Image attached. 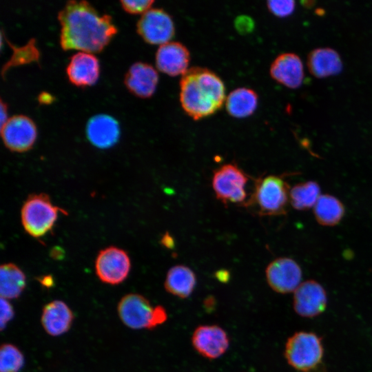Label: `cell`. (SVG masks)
I'll return each mask as SVG.
<instances>
[{
  "label": "cell",
  "instance_id": "obj_1",
  "mask_svg": "<svg viewBox=\"0 0 372 372\" xmlns=\"http://www.w3.org/2000/svg\"><path fill=\"white\" fill-rule=\"evenodd\" d=\"M63 50L99 52L117 32L112 17L101 14L86 1H69L59 12Z\"/></svg>",
  "mask_w": 372,
  "mask_h": 372
},
{
  "label": "cell",
  "instance_id": "obj_2",
  "mask_svg": "<svg viewBox=\"0 0 372 372\" xmlns=\"http://www.w3.org/2000/svg\"><path fill=\"white\" fill-rule=\"evenodd\" d=\"M225 99V87L211 70L194 67L180 80V102L184 112L194 120L216 113Z\"/></svg>",
  "mask_w": 372,
  "mask_h": 372
},
{
  "label": "cell",
  "instance_id": "obj_3",
  "mask_svg": "<svg viewBox=\"0 0 372 372\" xmlns=\"http://www.w3.org/2000/svg\"><path fill=\"white\" fill-rule=\"evenodd\" d=\"M290 188L284 178L268 175L255 180L254 192L244 206L254 207L261 216L283 215L289 203Z\"/></svg>",
  "mask_w": 372,
  "mask_h": 372
},
{
  "label": "cell",
  "instance_id": "obj_4",
  "mask_svg": "<svg viewBox=\"0 0 372 372\" xmlns=\"http://www.w3.org/2000/svg\"><path fill=\"white\" fill-rule=\"evenodd\" d=\"M61 211L66 214L65 210L54 205L47 194H32L21 208L23 227L31 236L43 237L52 229Z\"/></svg>",
  "mask_w": 372,
  "mask_h": 372
},
{
  "label": "cell",
  "instance_id": "obj_5",
  "mask_svg": "<svg viewBox=\"0 0 372 372\" xmlns=\"http://www.w3.org/2000/svg\"><path fill=\"white\" fill-rule=\"evenodd\" d=\"M284 354L293 369L311 371L321 364L324 355L322 338L313 332H296L287 339Z\"/></svg>",
  "mask_w": 372,
  "mask_h": 372
},
{
  "label": "cell",
  "instance_id": "obj_6",
  "mask_svg": "<svg viewBox=\"0 0 372 372\" xmlns=\"http://www.w3.org/2000/svg\"><path fill=\"white\" fill-rule=\"evenodd\" d=\"M247 175L236 165L225 164L214 171L212 188L218 200L225 206L229 203L247 202Z\"/></svg>",
  "mask_w": 372,
  "mask_h": 372
},
{
  "label": "cell",
  "instance_id": "obj_7",
  "mask_svg": "<svg viewBox=\"0 0 372 372\" xmlns=\"http://www.w3.org/2000/svg\"><path fill=\"white\" fill-rule=\"evenodd\" d=\"M138 34L147 43L163 45L175 34L172 17L161 8H150L142 14L136 24Z\"/></svg>",
  "mask_w": 372,
  "mask_h": 372
},
{
  "label": "cell",
  "instance_id": "obj_8",
  "mask_svg": "<svg viewBox=\"0 0 372 372\" xmlns=\"http://www.w3.org/2000/svg\"><path fill=\"white\" fill-rule=\"evenodd\" d=\"M131 262L127 252L116 247L101 250L95 260V271L98 278L104 283L118 285L127 277Z\"/></svg>",
  "mask_w": 372,
  "mask_h": 372
},
{
  "label": "cell",
  "instance_id": "obj_9",
  "mask_svg": "<svg viewBox=\"0 0 372 372\" xmlns=\"http://www.w3.org/2000/svg\"><path fill=\"white\" fill-rule=\"evenodd\" d=\"M1 136L5 146L12 152H24L30 149L37 136L34 122L25 115H14L1 127Z\"/></svg>",
  "mask_w": 372,
  "mask_h": 372
},
{
  "label": "cell",
  "instance_id": "obj_10",
  "mask_svg": "<svg viewBox=\"0 0 372 372\" xmlns=\"http://www.w3.org/2000/svg\"><path fill=\"white\" fill-rule=\"evenodd\" d=\"M265 275L269 287L280 293L294 292L302 283V273L300 265L287 257L271 261L266 268Z\"/></svg>",
  "mask_w": 372,
  "mask_h": 372
},
{
  "label": "cell",
  "instance_id": "obj_11",
  "mask_svg": "<svg viewBox=\"0 0 372 372\" xmlns=\"http://www.w3.org/2000/svg\"><path fill=\"white\" fill-rule=\"evenodd\" d=\"M154 309L145 297L137 293L124 296L117 306L118 314L123 323L133 329L152 330Z\"/></svg>",
  "mask_w": 372,
  "mask_h": 372
},
{
  "label": "cell",
  "instance_id": "obj_12",
  "mask_svg": "<svg viewBox=\"0 0 372 372\" xmlns=\"http://www.w3.org/2000/svg\"><path fill=\"white\" fill-rule=\"evenodd\" d=\"M327 305V295L317 281L302 282L294 291L293 306L295 311L304 318H313L323 313Z\"/></svg>",
  "mask_w": 372,
  "mask_h": 372
},
{
  "label": "cell",
  "instance_id": "obj_13",
  "mask_svg": "<svg viewBox=\"0 0 372 372\" xmlns=\"http://www.w3.org/2000/svg\"><path fill=\"white\" fill-rule=\"evenodd\" d=\"M194 349L207 359H216L223 355L229 346L226 331L216 324L200 325L196 327L192 336Z\"/></svg>",
  "mask_w": 372,
  "mask_h": 372
},
{
  "label": "cell",
  "instance_id": "obj_14",
  "mask_svg": "<svg viewBox=\"0 0 372 372\" xmlns=\"http://www.w3.org/2000/svg\"><path fill=\"white\" fill-rule=\"evenodd\" d=\"M155 59L160 72L170 76H183L189 70L190 53L183 43L169 41L159 46Z\"/></svg>",
  "mask_w": 372,
  "mask_h": 372
},
{
  "label": "cell",
  "instance_id": "obj_15",
  "mask_svg": "<svg viewBox=\"0 0 372 372\" xmlns=\"http://www.w3.org/2000/svg\"><path fill=\"white\" fill-rule=\"evenodd\" d=\"M158 83V74L150 64L143 62L133 63L125 75L124 83L134 95L147 99L155 92Z\"/></svg>",
  "mask_w": 372,
  "mask_h": 372
},
{
  "label": "cell",
  "instance_id": "obj_16",
  "mask_svg": "<svg viewBox=\"0 0 372 372\" xmlns=\"http://www.w3.org/2000/svg\"><path fill=\"white\" fill-rule=\"evenodd\" d=\"M85 133L89 141L100 149L113 146L119 139L120 127L112 116L99 114L92 116L87 122Z\"/></svg>",
  "mask_w": 372,
  "mask_h": 372
},
{
  "label": "cell",
  "instance_id": "obj_17",
  "mask_svg": "<svg viewBox=\"0 0 372 372\" xmlns=\"http://www.w3.org/2000/svg\"><path fill=\"white\" fill-rule=\"evenodd\" d=\"M66 73L69 81L76 86L94 85L100 73L99 60L92 53L81 51L76 52L71 56Z\"/></svg>",
  "mask_w": 372,
  "mask_h": 372
},
{
  "label": "cell",
  "instance_id": "obj_18",
  "mask_svg": "<svg viewBox=\"0 0 372 372\" xmlns=\"http://www.w3.org/2000/svg\"><path fill=\"white\" fill-rule=\"evenodd\" d=\"M270 75L276 81L289 88L299 87L304 79L300 58L291 52L280 54L271 65Z\"/></svg>",
  "mask_w": 372,
  "mask_h": 372
},
{
  "label": "cell",
  "instance_id": "obj_19",
  "mask_svg": "<svg viewBox=\"0 0 372 372\" xmlns=\"http://www.w3.org/2000/svg\"><path fill=\"white\" fill-rule=\"evenodd\" d=\"M74 314L68 305L62 300H53L46 304L42 310L41 322L46 333L59 336L71 327Z\"/></svg>",
  "mask_w": 372,
  "mask_h": 372
},
{
  "label": "cell",
  "instance_id": "obj_20",
  "mask_svg": "<svg viewBox=\"0 0 372 372\" xmlns=\"http://www.w3.org/2000/svg\"><path fill=\"white\" fill-rule=\"evenodd\" d=\"M307 66L313 76L324 78L338 74L342 70V63L335 50L329 48H320L309 53Z\"/></svg>",
  "mask_w": 372,
  "mask_h": 372
},
{
  "label": "cell",
  "instance_id": "obj_21",
  "mask_svg": "<svg viewBox=\"0 0 372 372\" xmlns=\"http://www.w3.org/2000/svg\"><path fill=\"white\" fill-rule=\"evenodd\" d=\"M195 273L185 265H175L167 273L164 287L170 294L180 298L189 297L196 287Z\"/></svg>",
  "mask_w": 372,
  "mask_h": 372
},
{
  "label": "cell",
  "instance_id": "obj_22",
  "mask_svg": "<svg viewBox=\"0 0 372 372\" xmlns=\"http://www.w3.org/2000/svg\"><path fill=\"white\" fill-rule=\"evenodd\" d=\"M258 102V96L254 90L247 87H238L227 96L225 106L230 116L242 118L254 114Z\"/></svg>",
  "mask_w": 372,
  "mask_h": 372
},
{
  "label": "cell",
  "instance_id": "obj_23",
  "mask_svg": "<svg viewBox=\"0 0 372 372\" xmlns=\"http://www.w3.org/2000/svg\"><path fill=\"white\" fill-rule=\"evenodd\" d=\"M26 285L23 271L13 263L3 264L0 268V294L6 300L17 298Z\"/></svg>",
  "mask_w": 372,
  "mask_h": 372
},
{
  "label": "cell",
  "instance_id": "obj_24",
  "mask_svg": "<svg viewBox=\"0 0 372 372\" xmlns=\"http://www.w3.org/2000/svg\"><path fill=\"white\" fill-rule=\"evenodd\" d=\"M313 214L320 225L334 226L344 217L345 207L338 198L329 194H323L319 197L314 205Z\"/></svg>",
  "mask_w": 372,
  "mask_h": 372
},
{
  "label": "cell",
  "instance_id": "obj_25",
  "mask_svg": "<svg viewBox=\"0 0 372 372\" xmlns=\"http://www.w3.org/2000/svg\"><path fill=\"white\" fill-rule=\"evenodd\" d=\"M319 184L313 180L300 183L289 191V203L296 210L305 211L314 207L320 196Z\"/></svg>",
  "mask_w": 372,
  "mask_h": 372
},
{
  "label": "cell",
  "instance_id": "obj_26",
  "mask_svg": "<svg viewBox=\"0 0 372 372\" xmlns=\"http://www.w3.org/2000/svg\"><path fill=\"white\" fill-rule=\"evenodd\" d=\"M24 356L15 345L5 343L0 349V372H19L24 365Z\"/></svg>",
  "mask_w": 372,
  "mask_h": 372
},
{
  "label": "cell",
  "instance_id": "obj_27",
  "mask_svg": "<svg viewBox=\"0 0 372 372\" xmlns=\"http://www.w3.org/2000/svg\"><path fill=\"white\" fill-rule=\"evenodd\" d=\"M17 52H16L15 56L12 59V61L6 64L5 70H6L9 65L13 63H24L32 61V60H38L39 52L34 47V43H30L27 45L18 48Z\"/></svg>",
  "mask_w": 372,
  "mask_h": 372
},
{
  "label": "cell",
  "instance_id": "obj_28",
  "mask_svg": "<svg viewBox=\"0 0 372 372\" xmlns=\"http://www.w3.org/2000/svg\"><path fill=\"white\" fill-rule=\"evenodd\" d=\"M267 6L269 10L278 17H288L295 9L293 1H268Z\"/></svg>",
  "mask_w": 372,
  "mask_h": 372
},
{
  "label": "cell",
  "instance_id": "obj_29",
  "mask_svg": "<svg viewBox=\"0 0 372 372\" xmlns=\"http://www.w3.org/2000/svg\"><path fill=\"white\" fill-rule=\"evenodd\" d=\"M123 9L130 14H144L151 8L153 0L121 1Z\"/></svg>",
  "mask_w": 372,
  "mask_h": 372
},
{
  "label": "cell",
  "instance_id": "obj_30",
  "mask_svg": "<svg viewBox=\"0 0 372 372\" xmlns=\"http://www.w3.org/2000/svg\"><path fill=\"white\" fill-rule=\"evenodd\" d=\"M1 317L0 325L1 330L3 331L7 324L13 318L14 311L12 304L8 300L1 298Z\"/></svg>",
  "mask_w": 372,
  "mask_h": 372
},
{
  "label": "cell",
  "instance_id": "obj_31",
  "mask_svg": "<svg viewBox=\"0 0 372 372\" xmlns=\"http://www.w3.org/2000/svg\"><path fill=\"white\" fill-rule=\"evenodd\" d=\"M234 25L236 30L240 34L251 32L254 28V20L249 16H238L236 18Z\"/></svg>",
  "mask_w": 372,
  "mask_h": 372
},
{
  "label": "cell",
  "instance_id": "obj_32",
  "mask_svg": "<svg viewBox=\"0 0 372 372\" xmlns=\"http://www.w3.org/2000/svg\"><path fill=\"white\" fill-rule=\"evenodd\" d=\"M167 313L163 306L157 305L154 307L152 318V329L164 323L167 320Z\"/></svg>",
  "mask_w": 372,
  "mask_h": 372
},
{
  "label": "cell",
  "instance_id": "obj_33",
  "mask_svg": "<svg viewBox=\"0 0 372 372\" xmlns=\"http://www.w3.org/2000/svg\"><path fill=\"white\" fill-rule=\"evenodd\" d=\"M203 303L205 309L208 312H211L214 309L216 302L215 298L210 296L205 299Z\"/></svg>",
  "mask_w": 372,
  "mask_h": 372
},
{
  "label": "cell",
  "instance_id": "obj_34",
  "mask_svg": "<svg viewBox=\"0 0 372 372\" xmlns=\"http://www.w3.org/2000/svg\"><path fill=\"white\" fill-rule=\"evenodd\" d=\"M7 104L3 102L2 99H1V127H2L8 119V118L7 117Z\"/></svg>",
  "mask_w": 372,
  "mask_h": 372
},
{
  "label": "cell",
  "instance_id": "obj_35",
  "mask_svg": "<svg viewBox=\"0 0 372 372\" xmlns=\"http://www.w3.org/2000/svg\"><path fill=\"white\" fill-rule=\"evenodd\" d=\"M38 100L41 104H49L54 101L53 96L47 92H41L38 97Z\"/></svg>",
  "mask_w": 372,
  "mask_h": 372
},
{
  "label": "cell",
  "instance_id": "obj_36",
  "mask_svg": "<svg viewBox=\"0 0 372 372\" xmlns=\"http://www.w3.org/2000/svg\"><path fill=\"white\" fill-rule=\"evenodd\" d=\"M161 243L168 248H172L174 245V239L168 233L165 234L163 236Z\"/></svg>",
  "mask_w": 372,
  "mask_h": 372
},
{
  "label": "cell",
  "instance_id": "obj_37",
  "mask_svg": "<svg viewBox=\"0 0 372 372\" xmlns=\"http://www.w3.org/2000/svg\"><path fill=\"white\" fill-rule=\"evenodd\" d=\"M216 277L220 282H227L229 278V273L227 271L220 270L216 272Z\"/></svg>",
  "mask_w": 372,
  "mask_h": 372
},
{
  "label": "cell",
  "instance_id": "obj_38",
  "mask_svg": "<svg viewBox=\"0 0 372 372\" xmlns=\"http://www.w3.org/2000/svg\"><path fill=\"white\" fill-rule=\"evenodd\" d=\"M39 282L42 284L43 286L45 287H50L53 285V279L51 276H45L39 279Z\"/></svg>",
  "mask_w": 372,
  "mask_h": 372
},
{
  "label": "cell",
  "instance_id": "obj_39",
  "mask_svg": "<svg viewBox=\"0 0 372 372\" xmlns=\"http://www.w3.org/2000/svg\"><path fill=\"white\" fill-rule=\"evenodd\" d=\"M307 372H326V370L322 366H321V364H320L316 368H315V369H312L311 371H309Z\"/></svg>",
  "mask_w": 372,
  "mask_h": 372
}]
</instances>
